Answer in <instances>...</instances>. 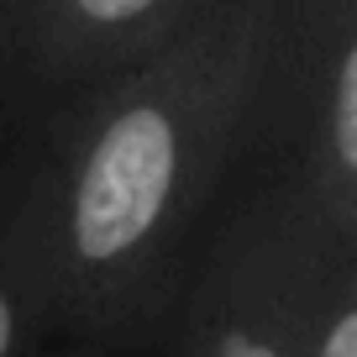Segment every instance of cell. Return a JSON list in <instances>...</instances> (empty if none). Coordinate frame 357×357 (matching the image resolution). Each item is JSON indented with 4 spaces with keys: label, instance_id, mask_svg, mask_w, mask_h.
I'll list each match as a JSON object with an SVG mask.
<instances>
[{
    "label": "cell",
    "instance_id": "6da1fadb",
    "mask_svg": "<svg viewBox=\"0 0 357 357\" xmlns=\"http://www.w3.org/2000/svg\"><path fill=\"white\" fill-rule=\"evenodd\" d=\"M300 0H205L174 43L89 84L16 195L53 347L126 352L158 336L184 252L252 153L289 142L284 63Z\"/></svg>",
    "mask_w": 357,
    "mask_h": 357
},
{
    "label": "cell",
    "instance_id": "7a4b0ae2",
    "mask_svg": "<svg viewBox=\"0 0 357 357\" xmlns=\"http://www.w3.org/2000/svg\"><path fill=\"white\" fill-rule=\"evenodd\" d=\"M336 242L315 184L268 178L215 226L168 315V357H305Z\"/></svg>",
    "mask_w": 357,
    "mask_h": 357
},
{
    "label": "cell",
    "instance_id": "3957f363",
    "mask_svg": "<svg viewBox=\"0 0 357 357\" xmlns=\"http://www.w3.org/2000/svg\"><path fill=\"white\" fill-rule=\"evenodd\" d=\"M205 0H26L32 58L58 84H100L174 43Z\"/></svg>",
    "mask_w": 357,
    "mask_h": 357
},
{
    "label": "cell",
    "instance_id": "277c9868",
    "mask_svg": "<svg viewBox=\"0 0 357 357\" xmlns=\"http://www.w3.org/2000/svg\"><path fill=\"white\" fill-rule=\"evenodd\" d=\"M53 347L43 310V284L16 205H0V357H37Z\"/></svg>",
    "mask_w": 357,
    "mask_h": 357
},
{
    "label": "cell",
    "instance_id": "5b68a950",
    "mask_svg": "<svg viewBox=\"0 0 357 357\" xmlns=\"http://www.w3.org/2000/svg\"><path fill=\"white\" fill-rule=\"evenodd\" d=\"M305 357H357V268L352 247H342L321 284V305H315V326Z\"/></svg>",
    "mask_w": 357,
    "mask_h": 357
},
{
    "label": "cell",
    "instance_id": "8992f818",
    "mask_svg": "<svg viewBox=\"0 0 357 357\" xmlns=\"http://www.w3.org/2000/svg\"><path fill=\"white\" fill-rule=\"evenodd\" d=\"M37 357H105V352H95V347H47Z\"/></svg>",
    "mask_w": 357,
    "mask_h": 357
}]
</instances>
